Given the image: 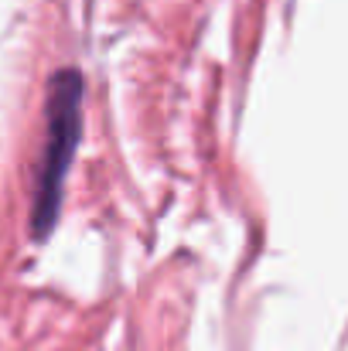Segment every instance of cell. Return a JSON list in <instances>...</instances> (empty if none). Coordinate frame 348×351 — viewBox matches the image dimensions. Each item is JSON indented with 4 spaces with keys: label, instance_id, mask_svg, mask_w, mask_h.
I'll return each mask as SVG.
<instances>
[{
    "label": "cell",
    "instance_id": "cell-1",
    "mask_svg": "<svg viewBox=\"0 0 348 351\" xmlns=\"http://www.w3.org/2000/svg\"><path fill=\"white\" fill-rule=\"evenodd\" d=\"M79 103H82V79L76 72H58L51 79L48 96V143L38 164V188H34V232L45 235L55 226L62 181L69 160L79 143Z\"/></svg>",
    "mask_w": 348,
    "mask_h": 351
}]
</instances>
